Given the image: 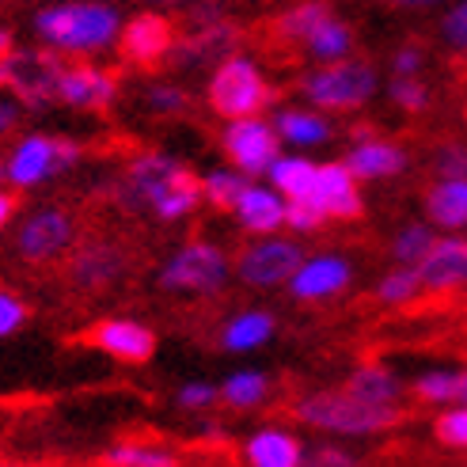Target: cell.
Wrapping results in <instances>:
<instances>
[{"label":"cell","instance_id":"obj_1","mask_svg":"<svg viewBox=\"0 0 467 467\" xmlns=\"http://www.w3.org/2000/svg\"><path fill=\"white\" fill-rule=\"evenodd\" d=\"M31 27L42 38V50L96 57L110 46H119L126 19L119 8L103 5V0H61V5L38 8Z\"/></svg>","mask_w":467,"mask_h":467},{"label":"cell","instance_id":"obj_2","mask_svg":"<svg viewBox=\"0 0 467 467\" xmlns=\"http://www.w3.org/2000/svg\"><path fill=\"white\" fill-rule=\"evenodd\" d=\"M300 426L331 433V437H377L403 422V407H368L342 388L308 391L293 403Z\"/></svg>","mask_w":467,"mask_h":467},{"label":"cell","instance_id":"obj_3","mask_svg":"<svg viewBox=\"0 0 467 467\" xmlns=\"http://www.w3.org/2000/svg\"><path fill=\"white\" fill-rule=\"evenodd\" d=\"M205 99L221 114L224 122H240V119H263V107L270 103V84L263 77V68L247 54H232L221 61L205 84Z\"/></svg>","mask_w":467,"mask_h":467},{"label":"cell","instance_id":"obj_4","mask_svg":"<svg viewBox=\"0 0 467 467\" xmlns=\"http://www.w3.org/2000/svg\"><path fill=\"white\" fill-rule=\"evenodd\" d=\"M228 277H232L228 251L213 240H191L160 266L156 285L175 296H213L228 285Z\"/></svg>","mask_w":467,"mask_h":467},{"label":"cell","instance_id":"obj_5","mask_svg":"<svg viewBox=\"0 0 467 467\" xmlns=\"http://www.w3.org/2000/svg\"><path fill=\"white\" fill-rule=\"evenodd\" d=\"M5 163V182L16 191H35L50 179L73 171L80 163V145L68 137H50V133H27L12 145V152L0 160Z\"/></svg>","mask_w":467,"mask_h":467},{"label":"cell","instance_id":"obj_6","mask_svg":"<svg viewBox=\"0 0 467 467\" xmlns=\"http://www.w3.org/2000/svg\"><path fill=\"white\" fill-rule=\"evenodd\" d=\"M380 91V77L368 61H338V65H323L300 80V96L312 103V110H361L372 96Z\"/></svg>","mask_w":467,"mask_h":467},{"label":"cell","instance_id":"obj_7","mask_svg":"<svg viewBox=\"0 0 467 467\" xmlns=\"http://www.w3.org/2000/svg\"><path fill=\"white\" fill-rule=\"evenodd\" d=\"M65 77V61L42 46H27V50H12L0 61V88L12 99L27 107H50L57 103V84Z\"/></svg>","mask_w":467,"mask_h":467},{"label":"cell","instance_id":"obj_8","mask_svg":"<svg viewBox=\"0 0 467 467\" xmlns=\"http://www.w3.org/2000/svg\"><path fill=\"white\" fill-rule=\"evenodd\" d=\"M12 247L23 263H54L77 247V217L61 205H38L16 224Z\"/></svg>","mask_w":467,"mask_h":467},{"label":"cell","instance_id":"obj_9","mask_svg":"<svg viewBox=\"0 0 467 467\" xmlns=\"http://www.w3.org/2000/svg\"><path fill=\"white\" fill-rule=\"evenodd\" d=\"M305 254L308 251L289 236H263L240 251V259L232 270H236V277L251 289H285L293 282L296 266L305 263Z\"/></svg>","mask_w":467,"mask_h":467},{"label":"cell","instance_id":"obj_10","mask_svg":"<svg viewBox=\"0 0 467 467\" xmlns=\"http://www.w3.org/2000/svg\"><path fill=\"white\" fill-rule=\"evenodd\" d=\"M186 175H194V171L168 152H137L126 168V179H122V202L130 209H149V213H156V205L168 198Z\"/></svg>","mask_w":467,"mask_h":467},{"label":"cell","instance_id":"obj_11","mask_svg":"<svg viewBox=\"0 0 467 467\" xmlns=\"http://www.w3.org/2000/svg\"><path fill=\"white\" fill-rule=\"evenodd\" d=\"M221 149H224L232 168L247 179L266 175L270 163L282 156V141H277V133H274V122H266V119L228 122L221 133Z\"/></svg>","mask_w":467,"mask_h":467},{"label":"cell","instance_id":"obj_12","mask_svg":"<svg viewBox=\"0 0 467 467\" xmlns=\"http://www.w3.org/2000/svg\"><path fill=\"white\" fill-rule=\"evenodd\" d=\"M349 285H354V263L338 251H316V254H305V263L296 266L293 282L285 289L293 300L323 305V300L342 296Z\"/></svg>","mask_w":467,"mask_h":467},{"label":"cell","instance_id":"obj_13","mask_svg":"<svg viewBox=\"0 0 467 467\" xmlns=\"http://www.w3.org/2000/svg\"><path fill=\"white\" fill-rule=\"evenodd\" d=\"M308 205L323 221H354L361 217V182L346 171L342 160H331V163H319L316 171V186L308 194Z\"/></svg>","mask_w":467,"mask_h":467},{"label":"cell","instance_id":"obj_14","mask_svg":"<svg viewBox=\"0 0 467 467\" xmlns=\"http://www.w3.org/2000/svg\"><path fill=\"white\" fill-rule=\"evenodd\" d=\"M119 99V77L96 61L65 65V77L57 84V103L73 110H103Z\"/></svg>","mask_w":467,"mask_h":467},{"label":"cell","instance_id":"obj_15","mask_svg":"<svg viewBox=\"0 0 467 467\" xmlns=\"http://www.w3.org/2000/svg\"><path fill=\"white\" fill-rule=\"evenodd\" d=\"M422 293L449 296L467 289V236H437L433 251L414 266Z\"/></svg>","mask_w":467,"mask_h":467},{"label":"cell","instance_id":"obj_16","mask_svg":"<svg viewBox=\"0 0 467 467\" xmlns=\"http://www.w3.org/2000/svg\"><path fill=\"white\" fill-rule=\"evenodd\" d=\"M130 266L126 247L114 240H96V244H80L68 259V277L77 289H110L114 282H122V274Z\"/></svg>","mask_w":467,"mask_h":467},{"label":"cell","instance_id":"obj_17","mask_svg":"<svg viewBox=\"0 0 467 467\" xmlns=\"http://www.w3.org/2000/svg\"><path fill=\"white\" fill-rule=\"evenodd\" d=\"M119 46L133 65H156L163 57H171L175 27H171V19L160 16V12H137L133 19H126Z\"/></svg>","mask_w":467,"mask_h":467},{"label":"cell","instance_id":"obj_18","mask_svg":"<svg viewBox=\"0 0 467 467\" xmlns=\"http://www.w3.org/2000/svg\"><path fill=\"white\" fill-rule=\"evenodd\" d=\"M91 342L107 358L126 361V365H141L156 354V335L141 319H99L91 327Z\"/></svg>","mask_w":467,"mask_h":467},{"label":"cell","instance_id":"obj_19","mask_svg":"<svg viewBox=\"0 0 467 467\" xmlns=\"http://www.w3.org/2000/svg\"><path fill=\"white\" fill-rule=\"evenodd\" d=\"M346 171L358 182H380V179H395L407 171V149L384 141V137H368V141H354L346 152Z\"/></svg>","mask_w":467,"mask_h":467},{"label":"cell","instance_id":"obj_20","mask_svg":"<svg viewBox=\"0 0 467 467\" xmlns=\"http://www.w3.org/2000/svg\"><path fill=\"white\" fill-rule=\"evenodd\" d=\"M247 467H305V441L285 426H263L244 441Z\"/></svg>","mask_w":467,"mask_h":467},{"label":"cell","instance_id":"obj_21","mask_svg":"<svg viewBox=\"0 0 467 467\" xmlns=\"http://www.w3.org/2000/svg\"><path fill=\"white\" fill-rule=\"evenodd\" d=\"M236 38H240V31L232 27V23H224V19H209L202 31H194L191 38H175V50H171V61H179V65H221V61H228L232 57V46H236Z\"/></svg>","mask_w":467,"mask_h":467},{"label":"cell","instance_id":"obj_22","mask_svg":"<svg viewBox=\"0 0 467 467\" xmlns=\"http://www.w3.org/2000/svg\"><path fill=\"white\" fill-rule=\"evenodd\" d=\"M232 217L244 232H254V236H277V228H285V198L270 191L266 182H251L244 198L232 209Z\"/></svg>","mask_w":467,"mask_h":467},{"label":"cell","instance_id":"obj_23","mask_svg":"<svg viewBox=\"0 0 467 467\" xmlns=\"http://www.w3.org/2000/svg\"><path fill=\"white\" fill-rule=\"evenodd\" d=\"M342 391H349L354 400H361V403H368V407H400L407 388H403V377H400V372H395L391 365H384V361H365V365H358V368L346 377Z\"/></svg>","mask_w":467,"mask_h":467},{"label":"cell","instance_id":"obj_24","mask_svg":"<svg viewBox=\"0 0 467 467\" xmlns=\"http://www.w3.org/2000/svg\"><path fill=\"white\" fill-rule=\"evenodd\" d=\"M426 217L441 236L467 232V179H437L426 191Z\"/></svg>","mask_w":467,"mask_h":467},{"label":"cell","instance_id":"obj_25","mask_svg":"<svg viewBox=\"0 0 467 467\" xmlns=\"http://www.w3.org/2000/svg\"><path fill=\"white\" fill-rule=\"evenodd\" d=\"M274 133H277V141L289 145L293 152H305L308 149H319L331 141V122H327V114L312 110V107H285V110H277V119H274Z\"/></svg>","mask_w":467,"mask_h":467},{"label":"cell","instance_id":"obj_26","mask_svg":"<svg viewBox=\"0 0 467 467\" xmlns=\"http://www.w3.org/2000/svg\"><path fill=\"white\" fill-rule=\"evenodd\" d=\"M277 331V319L266 308H244L221 327V346L228 354H254L263 349Z\"/></svg>","mask_w":467,"mask_h":467},{"label":"cell","instance_id":"obj_27","mask_svg":"<svg viewBox=\"0 0 467 467\" xmlns=\"http://www.w3.org/2000/svg\"><path fill=\"white\" fill-rule=\"evenodd\" d=\"M316 171H319V163L312 156H305V152H282L270 163L266 186L282 194L285 202H308L312 186H316Z\"/></svg>","mask_w":467,"mask_h":467},{"label":"cell","instance_id":"obj_28","mask_svg":"<svg viewBox=\"0 0 467 467\" xmlns=\"http://www.w3.org/2000/svg\"><path fill=\"white\" fill-rule=\"evenodd\" d=\"M305 50H308L312 61H319V68L349 61V54H354V27H349L346 19H338V16H327L319 27L308 35Z\"/></svg>","mask_w":467,"mask_h":467},{"label":"cell","instance_id":"obj_29","mask_svg":"<svg viewBox=\"0 0 467 467\" xmlns=\"http://www.w3.org/2000/svg\"><path fill=\"white\" fill-rule=\"evenodd\" d=\"M270 395V377L263 368H236L228 372V380L221 384V400L232 407V410H251L266 403Z\"/></svg>","mask_w":467,"mask_h":467},{"label":"cell","instance_id":"obj_30","mask_svg":"<svg viewBox=\"0 0 467 467\" xmlns=\"http://www.w3.org/2000/svg\"><path fill=\"white\" fill-rule=\"evenodd\" d=\"M103 467H179V456L149 441H119L103 452Z\"/></svg>","mask_w":467,"mask_h":467},{"label":"cell","instance_id":"obj_31","mask_svg":"<svg viewBox=\"0 0 467 467\" xmlns=\"http://www.w3.org/2000/svg\"><path fill=\"white\" fill-rule=\"evenodd\" d=\"M202 202H209V205H217V209H236V202L244 198V191L251 186V179L247 175H240L236 168H213V171H205L202 179Z\"/></svg>","mask_w":467,"mask_h":467},{"label":"cell","instance_id":"obj_32","mask_svg":"<svg viewBox=\"0 0 467 467\" xmlns=\"http://www.w3.org/2000/svg\"><path fill=\"white\" fill-rule=\"evenodd\" d=\"M433 244H437V232L430 224H422V221L403 224L391 236V259H395V266H410L414 270L433 251Z\"/></svg>","mask_w":467,"mask_h":467},{"label":"cell","instance_id":"obj_33","mask_svg":"<svg viewBox=\"0 0 467 467\" xmlns=\"http://www.w3.org/2000/svg\"><path fill=\"white\" fill-rule=\"evenodd\" d=\"M422 296V282H418V270L410 266H391L388 274H380L377 282V300L388 308H403V305H414Z\"/></svg>","mask_w":467,"mask_h":467},{"label":"cell","instance_id":"obj_34","mask_svg":"<svg viewBox=\"0 0 467 467\" xmlns=\"http://www.w3.org/2000/svg\"><path fill=\"white\" fill-rule=\"evenodd\" d=\"M327 16H331V8H327V5H293V8H285L282 16H277V35L305 46L308 35L319 27Z\"/></svg>","mask_w":467,"mask_h":467},{"label":"cell","instance_id":"obj_35","mask_svg":"<svg viewBox=\"0 0 467 467\" xmlns=\"http://www.w3.org/2000/svg\"><path fill=\"white\" fill-rule=\"evenodd\" d=\"M414 395L430 407H456V368H426L414 380Z\"/></svg>","mask_w":467,"mask_h":467},{"label":"cell","instance_id":"obj_36","mask_svg":"<svg viewBox=\"0 0 467 467\" xmlns=\"http://www.w3.org/2000/svg\"><path fill=\"white\" fill-rule=\"evenodd\" d=\"M198 205H202V182H198V175H186L175 191L156 205V217L160 221H182V217H191Z\"/></svg>","mask_w":467,"mask_h":467},{"label":"cell","instance_id":"obj_37","mask_svg":"<svg viewBox=\"0 0 467 467\" xmlns=\"http://www.w3.org/2000/svg\"><path fill=\"white\" fill-rule=\"evenodd\" d=\"M433 437L437 445L467 452V407H449L433 418Z\"/></svg>","mask_w":467,"mask_h":467},{"label":"cell","instance_id":"obj_38","mask_svg":"<svg viewBox=\"0 0 467 467\" xmlns=\"http://www.w3.org/2000/svg\"><path fill=\"white\" fill-rule=\"evenodd\" d=\"M145 107L152 110V114H182L186 107H191V96L179 88V84H171V80H152L149 88H145Z\"/></svg>","mask_w":467,"mask_h":467},{"label":"cell","instance_id":"obj_39","mask_svg":"<svg viewBox=\"0 0 467 467\" xmlns=\"http://www.w3.org/2000/svg\"><path fill=\"white\" fill-rule=\"evenodd\" d=\"M388 99L400 107V110H407V114H422V110L430 107V88H426L422 80H395V77H391Z\"/></svg>","mask_w":467,"mask_h":467},{"label":"cell","instance_id":"obj_40","mask_svg":"<svg viewBox=\"0 0 467 467\" xmlns=\"http://www.w3.org/2000/svg\"><path fill=\"white\" fill-rule=\"evenodd\" d=\"M305 467H365V463L349 449L335 445V441H319V445L305 449Z\"/></svg>","mask_w":467,"mask_h":467},{"label":"cell","instance_id":"obj_41","mask_svg":"<svg viewBox=\"0 0 467 467\" xmlns=\"http://www.w3.org/2000/svg\"><path fill=\"white\" fill-rule=\"evenodd\" d=\"M441 38H445L449 50L467 54V0H460L441 16Z\"/></svg>","mask_w":467,"mask_h":467},{"label":"cell","instance_id":"obj_42","mask_svg":"<svg viewBox=\"0 0 467 467\" xmlns=\"http://www.w3.org/2000/svg\"><path fill=\"white\" fill-rule=\"evenodd\" d=\"M221 400V388L209 384V380H186L179 391H175V403L182 410H209Z\"/></svg>","mask_w":467,"mask_h":467},{"label":"cell","instance_id":"obj_43","mask_svg":"<svg viewBox=\"0 0 467 467\" xmlns=\"http://www.w3.org/2000/svg\"><path fill=\"white\" fill-rule=\"evenodd\" d=\"M433 171L437 179H467V145L449 141L433 152Z\"/></svg>","mask_w":467,"mask_h":467},{"label":"cell","instance_id":"obj_44","mask_svg":"<svg viewBox=\"0 0 467 467\" xmlns=\"http://www.w3.org/2000/svg\"><path fill=\"white\" fill-rule=\"evenodd\" d=\"M27 300L12 289H0V338H12L23 323H27Z\"/></svg>","mask_w":467,"mask_h":467},{"label":"cell","instance_id":"obj_45","mask_svg":"<svg viewBox=\"0 0 467 467\" xmlns=\"http://www.w3.org/2000/svg\"><path fill=\"white\" fill-rule=\"evenodd\" d=\"M422 65H426V50L418 42H407V46H400V50L391 54V77L395 80H418Z\"/></svg>","mask_w":467,"mask_h":467},{"label":"cell","instance_id":"obj_46","mask_svg":"<svg viewBox=\"0 0 467 467\" xmlns=\"http://www.w3.org/2000/svg\"><path fill=\"white\" fill-rule=\"evenodd\" d=\"M285 228H293V232L305 236V232H319L323 228V217L308 202H285Z\"/></svg>","mask_w":467,"mask_h":467},{"label":"cell","instance_id":"obj_47","mask_svg":"<svg viewBox=\"0 0 467 467\" xmlns=\"http://www.w3.org/2000/svg\"><path fill=\"white\" fill-rule=\"evenodd\" d=\"M19 126V103L12 96H0V137H8Z\"/></svg>","mask_w":467,"mask_h":467},{"label":"cell","instance_id":"obj_48","mask_svg":"<svg viewBox=\"0 0 467 467\" xmlns=\"http://www.w3.org/2000/svg\"><path fill=\"white\" fill-rule=\"evenodd\" d=\"M12 221H16V198L5 191V186H0V236L8 232Z\"/></svg>","mask_w":467,"mask_h":467},{"label":"cell","instance_id":"obj_49","mask_svg":"<svg viewBox=\"0 0 467 467\" xmlns=\"http://www.w3.org/2000/svg\"><path fill=\"white\" fill-rule=\"evenodd\" d=\"M456 407H467V365L456 368Z\"/></svg>","mask_w":467,"mask_h":467},{"label":"cell","instance_id":"obj_50","mask_svg":"<svg viewBox=\"0 0 467 467\" xmlns=\"http://www.w3.org/2000/svg\"><path fill=\"white\" fill-rule=\"evenodd\" d=\"M12 50H16V46H12V31H8V27H0V61H5Z\"/></svg>","mask_w":467,"mask_h":467},{"label":"cell","instance_id":"obj_51","mask_svg":"<svg viewBox=\"0 0 467 467\" xmlns=\"http://www.w3.org/2000/svg\"><path fill=\"white\" fill-rule=\"evenodd\" d=\"M0 182H5V163H0Z\"/></svg>","mask_w":467,"mask_h":467},{"label":"cell","instance_id":"obj_52","mask_svg":"<svg viewBox=\"0 0 467 467\" xmlns=\"http://www.w3.org/2000/svg\"><path fill=\"white\" fill-rule=\"evenodd\" d=\"M0 467H8V463H0Z\"/></svg>","mask_w":467,"mask_h":467}]
</instances>
